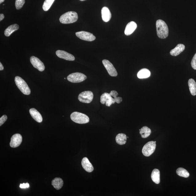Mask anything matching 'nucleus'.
<instances>
[{"instance_id": "f257e3e1", "label": "nucleus", "mask_w": 196, "mask_h": 196, "mask_svg": "<svg viewBox=\"0 0 196 196\" xmlns=\"http://www.w3.org/2000/svg\"><path fill=\"white\" fill-rule=\"evenodd\" d=\"M156 27L158 36L161 39L166 38L169 35L168 27L166 23L162 20H158Z\"/></svg>"}, {"instance_id": "f03ea898", "label": "nucleus", "mask_w": 196, "mask_h": 196, "mask_svg": "<svg viewBox=\"0 0 196 196\" xmlns=\"http://www.w3.org/2000/svg\"><path fill=\"white\" fill-rule=\"evenodd\" d=\"M78 15L74 11L68 12L63 14L60 18V21L62 24H70L78 21Z\"/></svg>"}, {"instance_id": "7ed1b4c3", "label": "nucleus", "mask_w": 196, "mask_h": 196, "mask_svg": "<svg viewBox=\"0 0 196 196\" xmlns=\"http://www.w3.org/2000/svg\"><path fill=\"white\" fill-rule=\"evenodd\" d=\"M70 118L74 122L79 124H85L90 121L89 118L87 115L76 112L72 113Z\"/></svg>"}, {"instance_id": "20e7f679", "label": "nucleus", "mask_w": 196, "mask_h": 196, "mask_svg": "<svg viewBox=\"0 0 196 196\" xmlns=\"http://www.w3.org/2000/svg\"><path fill=\"white\" fill-rule=\"evenodd\" d=\"M15 81L16 85L23 94L25 95H29L30 94L31 90L27 83L23 78L19 76H16Z\"/></svg>"}, {"instance_id": "39448f33", "label": "nucleus", "mask_w": 196, "mask_h": 196, "mask_svg": "<svg viewBox=\"0 0 196 196\" xmlns=\"http://www.w3.org/2000/svg\"><path fill=\"white\" fill-rule=\"evenodd\" d=\"M156 146V143L154 141H150L147 143L142 149L143 155L146 157L150 156L154 152Z\"/></svg>"}, {"instance_id": "423d86ee", "label": "nucleus", "mask_w": 196, "mask_h": 196, "mask_svg": "<svg viewBox=\"0 0 196 196\" xmlns=\"http://www.w3.org/2000/svg\"><path fill=\"white\" fill-rule=\"evenodd\" d=\"M87 78L84 74L79 72L74 73L69 75L67 79L69 81L73 83H79L83 82Z\"/></svg>"}, {"instance_id": "0eeeda50", "label": "nucleus", "mask_w": 196, "mask_h": 196, "mask_svg": "<svg viewBox=\"0 0 196 196\" xmlns=\"http://www.w3.org/2000/svg\"><path fill=\"white\" fill-rule=\"evenodd\" d=\"M94 98V94L90 91H86L82 92L79 95L78 99L80 102L85 103H90Z\"/></svg>"}, {"instance_id": "6e6552de", "label": "nucleus", "mask_w": 196, "mask_h": 196, "mask_svg": "<svg viewBox=\"0 0 196 196\" xmlns=\"http://www.w3.org/2000/svg\"><path fill=\"white\" fill-rule=\"evenodd\" d=\"M76 35L80 39L85 41L92 42L96 39L95 36L92 34L88 32L82 31L77 32Z\"/></svg>"}, {"instance_id": "1a4fd4ad", "label": "nucleus", "mask_w": 196, "mask_h": 196, "mask_svg": "<svg viewBox=\"0 0 196 196\" xmlns=\"http://www.w3.org/2000/svg\"><path fill=\"white\" fill-rule=\"evenodd\" d=\"M106 69L108 74L111 76L116 77L118 76V72L112 63L107 60H103L102 61Z\"/></svg>"}, {"instance_id": "9d476101", "label": "nucleus", "mask_w": 196, "mask_h": 196, "mask_svg": "<svg viewBox=\"0 0 196 196\" xmlns=\"http://www.w3.org/2000/svg\"><path fill=\"white\" fill-rule=\"evenodd\" d=\"M30 62L32 66L40 72L43 71L45 67L43 62L41 60L35 56H32L30 58Z\"/></svg>"}, {"instance_id": "9b49d317", "label": "nucleus", "mask_w": 196, "mask_h": 196, "mask_svg": "<svg viewBox=\"0 0 196 196\" xmlns=\"http://www.w3.org/2000/svg\"><path fill=\"white\" fill-rule=\"evenodd\" d=\"M22 141V137L21 134H15L12 137L10 146L13 148H15L20 146Z\"/></svg>"}, {"instance_id": "f8f14e48", "label": "nucleus", "mask_w": 196, "mask_h": 196, "mask_svg": "<svg viewBox=\"0 0 196 196\" xmlns=\"http://www.w3.org/2000/svg\"><path fill=\"white\" fill-rule=\"evenodd\" d=\"M56 54L58 58L68 61H74L75 58L72 54L68 53L64 50H58L56 52Z\"/></svg>"}, {"instance_id": "ddd939ff", "label": "nucleus", "mask_w": 196, "mask_h": 196, "mask_svg": "<svg viewBox=\"0 0 196 196\" xmlns=\"http://www.w3.org/2000/svg\"><path fill=\"white\" fill-rule=\"evenodd\" d=\"M82 165L85 170L88 172L91 173L94 170V167L87 158L84 157L82 159Z\"/></svg>"}, {"instance_id": "4468645a", "label": "nucleus", "mask_w": 196, "mask_h": 196, "mask_svg": "<svg viewBox=\"0 0 196 196\" xmlns=\"http://www.w3.org/2000/svg\"><path fill=\"white\" fill-rule=\"evenodd\" d=\"M137 27V25L134 22H129L126 26L125 30V35L129 36L132 34L134 32Z\"/></svg>"}, {"instance_id": "2eb2a0df", "label": "nucleus", "mask_w": 196, "mask_h": 196, "mask_svg": "<svg viewBox=\"0 0 196 196\" xmlns=\"http://www.w3.org/2000/svg\"><path fill=\"white\" fill-rule=\"evenodd\" d=\"M30 113L32 118L36 122L40 123L43 121V118L40 113L35 108H31L30 110Z\"/></svg>"}, {"instance_id": "dca6fc26", "label": "nucleus", "mask_w": 196, "mask_h": 196, "mask_svg": "<svg viewBox=\"0 0 196 196\" xmlns=\"http://www.w3.org/2000/svg\"><path fill=\"white\" fill-rule=\"evenodd\" d=\"M102 15L103 21L107 22L110 21L112 15L108 7H104L102 10Z\"/></svg>"}, {"instance_id": "f3484780", "label": "nucleus", "mask_w": 196, "mask_h": 196, "mask_svg": "<svg viewBox=\"0 0 196 196\" xmlns=\"http://www.w3.org/2000/svg\"><path fill=\"white\" fill-rule=\"evenodd\" d=\"M185 49V46L183 44H178L170 52L171 55L174 56L178 55Z\"/></svg>"}, {"instance_id": "a211bd4d", "label": "nucleus", "mask_w": 196, "mask_h": 196, "mask_svg": "<svg viewBox=\"0 0 196 196\" xmlns=\"http://www.w3.org/2000/svg\"><path fill=\"white\" fill-rule=\"evenodd\" d=\"M151 178L154 182L158 184L160 183V171L158 169H154L151 173Z\"/></svg>"}, {"instance_id": "6ab92c4d", "label": "nucleus", "mask_w": 196, "mask_h": 196, "mask_svg": "<svg viewBox=\"0 0 196 196\" xmlns=\"http://www.w3.org/2000/svg\"><path fill=\"white\" fill-rule=\"evenodd\" d=\"M63 181L60 178H56L52 182V185L56 190L61 189L63 185Z\"/></svg>"}, {"instance_id": "aec40b11", "label": "nucleus", "mask_w": 196, "mask_h": 196, "mask_svg": "<svg viewBox=\"0 0 196 196\" xmlns=\"http://www.w3.org/2000/svg\"><path fill=\"white\" fill-rule=\"evenodd\" d=\"M19 29V26L17 24H14L8 27L5 31V35L6 36H9L13 32Z\"/></svg>"}, {"instance_id": "412c9836", "label": "nucleus", "mask_w": 196, "mask_h": 196, "mask_svg": "<svg viewBox=\"0 0 196 196\" xmlns=\"http://www.w3.org/2000/svg\"><path fill=\"white\" fill-rule=\"evenodd\" d=\"M127 136L124 133H120L116 137V141L117 143L120 145H124L126 142Z\"/></svg>"}, {"instance_id": "4be33fe9", "label": "nucleus", "mask_w": 196, "mask_h": 196, "mask_svg": "<svg viewBox=\"0 0 196 196\" xmlns=\"http://www.w3.org/2000/svg\"><path fill=\"white\" fill-rule=\"evenodd\" d=\"M150 74L149 70L146 68H143L138 72L137 74V77L139 78H146L149 77Z\"/></svg>"}, {"instance_id": "5701e85b", "label": "nucleus", "mask_w": 196, "mask_h": 196, "mask_svg": "<svg viewBox=\"0 0 196 196\" xmlns=\"http://www.w3.org/2000/svg\"><path fill=\"white\" fill-rule=\"evenodd\" d=\"M188 85L190 92L193 96L196 95V83L192 78L190 79L188 81Z\"/></svg>"}, {"instance_id": "b1692460", "label": "nucleus", "mask_w": 196, "mask_h": 196, "mask_svg": "<svg viewBox=\"0 0 196 196\" xmlns=\"http://www.w3.org/2000/svg\"><path fill=\"white\" fill-rule=\"evenodd\" d=\"M139 133L142 138H145L148 137L151 134V129L147 126H143L139 129Z\"/></svg>"}, {"instance_id": "393cba45", "label": "nucleus", "mask_w": 196, "mask_h": 196, "mask_svg": "<svg viewBox=\"0 0 196 196\" xmlns=\"http://www.w3.org/2000/svg\"><path fill=\"white\" fill-rule=\"evenodd\" d=\"M176 173L179 176L186 178L189 177L190 176L188 171L186 170L182 167H180L177 170Z\"/></svg>"}, {"instance_id": "a878e982", "label": "nucleus", "mask_w": 196, "mask_h": 196, "mask_svg": "<svg viewBox=\"0 0 196 196\" xmlns=\"http://www.w3.org/2000/svg\"><path fill=\"white\" fill-rule=\"evenodd\" d=\"M54 0H45L43 6V9L44 11H47L51 7Z\"/></svg>"}, {"instance_id": "bb28decb", "label": "nucleus", "mask_w": 196, "mask_h": 196, "mask_svg": "<svg viewBox=\"0 0 196 196\" xmlns=\"http://www.w3.org/2000/svg\"><path fill=\"white\" fill-rule=\"evenodd\" d=\"M112 97L110 94H108V93H104L100 97V102L102 104H106V101L110 99Z\"/></svg>"}, {"instance_id": "cd10ccee", "label": "nucleus", "mask_w": 196, "mask_h": 196, "mask_svg": "<svg viewBox=\"0 0 196 196\" xmlns=\"http://www.w3.org/2000/svg\"><path fill=\"white\" fill-rule=\"evenodd\" d=\"M25 0H16L15 7L17 10L21 9L25 3Z\"/></svg>"}, {"instance_id": "c85d7f7f", "label": "nucleus", "mask_w": 196, "mask_h": 196, "mask_svg": "<svg viewBox=\"0 0 196 196\" xmlns=\"http://www.w3.org/2000/svg\"><path fill=\"white\" fill-rule=\"evenodd\" d=\"M191 65L194 69L196 70V53L192 60Z\"/></svg>"}, {"instance_id": "c756f323", "label": "nucleus", "mask_w": 196, "mask_h": 196, "mask_svg": "<svg viewBox=\"0 0 196 196\" xmlns=\"http://www.w3.org/2000/svg\"><path fill=\"white\" fill-rule=\"evenodd\" d=\"M7 119V117L6 115H4L0 118V126H1L6 121Z\"/></svg>"}, {"instance_id": "7c9ffc66", "label": "nucleus", "mask_w": 196, "mask_h": 196, "mask_svg": "<svg viewBox=\"0 0 196 196\" xmlns=\"http://www.w3.org/2000/svg\"><path fill=\"white\" fill-rule=\"evenodd\" d=\"M110 94L114 98L118 97V92L116 91V90L111 91Z\"/></svg>"}, {"instance_id": "2f4dec72", "label": "nucleus", "mask_w": 196, "mask_h": 196, "mask_svg": "<svg viewBox=\"0 0 196 196\" xmlns=\"http://www.w3.org/2000/svg\"><path fill=\"white\" fill-rule=\"evenodd\" d=\"M29 186L30 185L28 183L21 184L20 185V187L21 189L28 188Z\"/></svg>"}, {"instance_id": "473e14b6", "label": "nucleus", "mask_w": 196, "mask_h": 196, "mask_svg": "<svg viewBox=\"0 0 196 196\" xmlns=\"http://www.w3.org/2000/svg\"><path fill=\"white\" fill-rule=\"evenodd\" d=\"M5 18V16L2 14H0V21H1L4 18Z\"/></svg>"}, {"instance_id": "72a5a7b5", "label": "nucleus", "mask_w": 196, "mask_h": 196, "mask_svg": "<svg viewBox=\"0 0 196 196\" xmlns=\"http://www.w3.org/2000/svg\"><path fill=\"white\" fill-rule=\"evenodd\" d=\"M4 70V67L1 62H0V70Z\"/></svg>"}, {"instance_id": "f704fd0d", "label": "nucleus", "mask_w": 196, "mask_h": 196, "mask_svg": "<svg viewBox=\"0 0 196 196\" xmlns=\"http://www.w3.org/2000/svg\"><path fill=\"white\" fill-rule=\"evenodd\" d=\"M5 1V0H0V4L2 3Z\"/></svg>"}, {"instance_id": "c9c22d12", "label": "nucleus", "mask_w": 196, "mask_h": 196, "mask_svg": "<svg viewBox=\"0 0 196 196\" xmlns=\"http://www.w3.org/2000/svg\"><path fill=\"white\" fill-rule=\"evenodd\" d=\"M80 1H86V0H80Z\"/></svg>"}, {"instance_id": "e433bc0d", "label": "nucleus", "mask_w": 196, "mask_h": 196, "mask_svg": "<svg viewBox=\"0 0 196 196\" xmlns=\"http://www.w3.org/2000/svg\"><path fill=\"white\" fill-rule=\"evenodd\" d=\"M154 142H155V143H156V141H154Z\"/></svg>"}, {"instance_id": "4c0bfd02", "label": "nucleus", "mask_w": 196, "mask_h": 196, "mask_svg": "<svg viewBox=\"0 0 196 196\" xmlns=\"http://www.w3.org/2000/svg\"><path fill=\"white\" fill-rule=\"evenodd\" d=\"M127 138H129V137H127Z\"/></svg>"}]
</instances>
